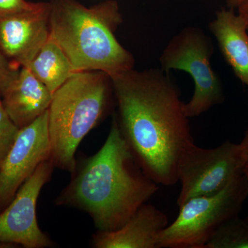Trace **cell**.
<instances>
[{"mask_svg":"<svg viewBox=\"0 0 248 248\" xmlns=\"http://www.w3.org/2000/svg\"><path fill=\"white\" fill-rule=\"evenodd\" d=\"M112 79L119 128L137 162L158 185H175L179 158L194 141L177 85L161 68Z\"/></svg>","mask_w":248,"mask_h":248,"instance_id":"obj_1","label":"cell"},{"mask_svg":"<svg viewBox=\"0 0 248 248\" xmlns=\"http://www.w3.org/2000/svg\"><path fill=\"white\" fill-rule=\"evenodd\" d=\"M71 175L54 204L87 213L98 231L120 229L159 188L134 157L115 114L102 148L77 161Z\"/></svg>","mask_w":248,"mask_h":248,"instance_id":"obj_2","label":"cell"},{"mask_svg":"<svg viewBox=\"0 0 248 248\" xmlns=\"http://www.w3.org/2000/svg\"><path fill=\"white\" fill-rule=\"evenodd\" d=\"M50 36L77 72L99 71L112 78L133 69L135 58L115 32L123 23L116 0L86 7L77 0H51Z\"/></svg>","mask_w":248,"mask_h":248,"instance_id":"obj_3","label":"cell"},{"mask_svg":"<svg viewBox=\"0 0 248 248\" xmlns=\"http://www.w3.org/2000/svg\"><path fill=\"white\" fill-rule=\"evenodd\" d=\"M115 104L112 78L102 71L77 72L53 93L48 125L55 168L74 172L80 143Z\"/></svg>","mask_w":248,"mask_h":248,"instance_id":"obj_4","label":"cell"},{"mask_svg":"<svg viewBox=\"0 0 248 248\" xmlns=\"http://www.w3.org/2000/svg\"><path fill=\"white\" fill-rule=\"evenodd\" d=\"M248 197V179L243 173L216 194L190 199L160 233L156 247L205 248L222 225L239 216Z\"/></svg>","mask_w":248,"mask_h":248,"instance_id":"obj_5","label":"cell"},{"mask_svg":"<svg viewBox=\"0 0 248 248\" xmlns=\"http://www.w3.org/2000/svg\"><path fill=\"white\" fill-rule=\"evenodd\" d=\"M213 53L212 39L201 28L189 27L174 35L160 55L163 71H184L193 79L195 91L190 102L184 104L189 119L205 113L224 101L221 80L211 66Z\"/></svg>","mask_w":248,"mask_h":248,"instance_id":"obj_6","label":"cell"},{"mask_svg":"<svg viewBox=\"0 0 248 248\" xmlns=\"http://www.w3.org/2000/svg\"><path fill=\"white\" fill-rule=\"evenodd\" d=\"M244 169L239 144L227 140L217 148L206 149L190 142L178 163V180L181 183L178 206L194 197L217 193L243 174Z\"/></svg>","mask_w":248,"mask_h":248,"instance_id":"obj_7","label":"cell"},{"mask_svg":"<svg viewBox=\"0 0 248 248\" xmlns=\"http://www.w3.org/2000/svg\"><path fill=\"white\" fill-rule=\"evenodd\" d=\"M55 169L50 159L39 165L21 186L9 205L0 212V245H19L26 248H45L55 243L40 229L36 215L42 189Z\"/></svg>","mask_w":248,"mask_h":248,"instance_id":"obj_8","label":"cell"},{"mask_svg":"<svg viewBox=\"0 0 248 248\" xmlns=\"http://www.w3.org/2000/svg\"><path fill=\"white\" fill-rule=\"evenodd\" d=\"M48 110L19 130L14 146L0 169V212L14 200L39 165L50 159Z\"/></svg>","mask_w":248,"mask_h":248,"instance_id":"obj_9","label":"cell"},{"mask_svg":"<svg viewBox=\"0 0 248 248\" xmlns=\"http://www.w3.org/2000/svg\"><path fill=\"white\" fill-rule=\"evenodd\" d=\"M50 3L0 17V51L11 63L27 67L50 37Z\"/></svg>","mask_w":248,"mask_h":248,"instance_id":"obj_10","label":"cell"},{"mask_svg":"<svg viewBox=\"0 0 248 248\" xmlns=\"http://www.w3.org/2000/svg\"><path fill=\"white\" fill-rule=\"evenodd\" d=\"M164 212L151 204L144 203L120 229L97 231L93 234L94 248H157L158 236L169 226Z\"/></svg>","mask_w":248,"mask_h":248,"instance_id":"obj_11","label":"cell"},{"mask_svg":"<svg viewBox=\"0 0 248 248\" xmlns=\"http://www.w3.org/2000/svg\"><path fill=\"white\" fill-rule=\"evenodd\" d=\"M52 98V93L27 67L20 68L1 94L5 111L19 130L46 112Z\"/></svg>","mask_w":248,"mask_h":248,"instance_id":"obj_12","label":"cell"},{"mask_svg":"<svg viewBox=\"0 0 248 248\" xmlns=\"http://www.w3.org/2000/svg\"><path fill=\"white\" fill-rule=\"evenodd\" d=\"M225 60L243 84L248 86V35L246 21L234 9L217 11L209 24Z\"/></svg>","mask_w":248,"mask_h":248,"instance_id":"obj_13","label":"cell"},{"mask_svg":"<svg viewBox=\"0 0 248 248\" xmlns=\"http://www.w3.org/2000/svg\"><path fill=\"white\" fill-rule=\"evenodd\" d=\"M27 68L53 94L77 73L66 53L50 36Z\"/></svg>","mask_w":248,"mask_h":248,"instance_id":"obj_14","label":"cell"},{"mask_svg":"<svg viewBox=\"0 0 248 248\" xmlns=\"http://www.w3.org/2000/svg\"><path fill=\"white\" fill-rule=\"evenodd\" d=\"M205 248H248V217L239 216L222 225Z\"/></svg>","mask_w":248,"mask_h":248,"instance_id":"obj_15","label":"cell"},{"mask_svg":"<svg viewBox=\"0 0 248 248\" xmlns=\"http://www.w3.org/2000/svg\"><path fill=\"white\" fill-rule=\"evenodd\" d=\"M19 132V129L5 111L0 94V169L14 146Z\"/></svg>","mask_w":248,"mask_h":248,"instance_id":"obj_16","label":"cell"},{"mask_svg":"<svg viewBox=\"0 0 248 248\" xmlns=\"http://www.w3.org/2000/svg\"><path fill=\"white\" fill-rule=\"evenodd\" d=\"M41 3L29 2L26 0H0V17L35 9Z\"/></svg>","mask_w":248,"mask_h":248,"instance_id":"obj_17","label":"cell"},{"mask_svg":"<svg viewBox=\"0 0 248 248\" xmlns=\"http://www.w3.org/2000/svg\"><path fill=\"white\" fill-rule=\"evenodd\" d=\"M20 68L11 63L0 51V94L17 77Z\"/></svg>","mask_w":248,"mask_h":248,"instance_id":"obj_18","label":"cell"},{"mask_svg":"<svg viewBox=\"0 0 248 248\" xmlns=\"http://www.w3.org/2000/svg\"><path fill=\"white\" fill-rule=\"evenodd\" d=\"M240 154L245 164L248 166V128L245 133L244 138L239 144Z\"/></svg>","mask_w":248,"mask_h":248,"instance_id":"obj_19","label":"cell"},{"mask_svg":"<svg viewBox=\"0 0 248 248\" xmlns=\"http://www.w3.org/2000/svg\"><path fill=\"white\" fill-rule=\"evenodd\" d=\"M239 14L241 16L247 23L248 29V0H246L244 2L239 6Z\"/></svg>","mask_w":248,"mask_h":248,"instance_id":"obj_20","label":"cell"},{"mask_svg":"<svg viewBox=\"0 0 248 248\" xmlns=\"http://www.w3.org/2000/svg\"><path fill=\"white\" fill-rule=\"evenodd\" d=\"M245 1L246 0H226V4L228 8L235 9V8L239 7V6Z\"/></svg>","mask_w":248,"mask_h":248,"instance_id":"obj_21","label":"cell"},{"mask_svg":"<svg viewBox=\"0 0 248 248\" xmlns=\"http://www.w3.org/2000/svg\"><path fill=\"white\" fill-rule=\"evenodd\" d=\"M244 173L245 175H246V178H247L248 182V166H246V167H245V169L244 170Z\"/></svg>","mask_w":248,"mask_h":248,"instance_id":"obj_22","label":"cell"}]
</instances>
